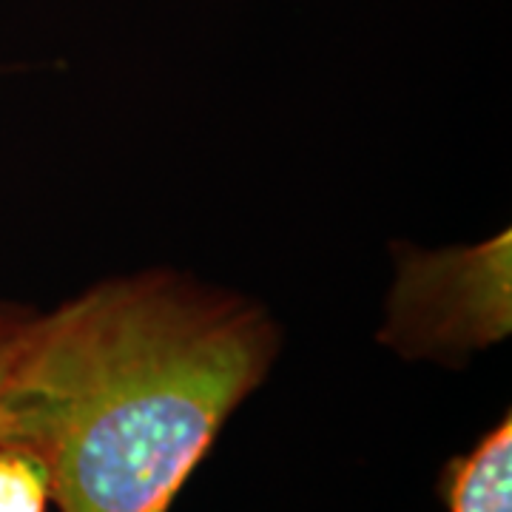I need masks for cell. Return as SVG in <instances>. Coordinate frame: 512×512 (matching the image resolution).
I'll list each match as a JSON object with an SVG mask.
<instances>
[{"instance_id":"cell-3","label":"cell","mask_w":512,"mask_h":512,"mask_svg":"<svg viewBox=\"0 0 512 512\" xmlns=\"http://www.w3.org/2000/svg\"><path fill=\"white\" fill-rule=\"evenodd\" d=\"M450 512H512V424L504 419L464 456L453 458L441 478Z\"/></svg>"},{"instance_id":"cell-5","label":"cell","mask_w":512,"mask_h":512,"mask_svg":"<svg viewBox=\"0 0 512 512\" xmlns=\"http://www.w3.org/2000/svg\"><path fill=\"white\" fill-rule=\"evenodd\" d=\"M32 316H35V311L26 308V305L0 302V390L6 384L12 359H15L20 339H23V330L32 322Z\"/></svg>"},{"instance_id":"cell-2","label":"cell","mask_w":512,"mask_h":512,"mask_svg":"<svg viewBox=\"0 0 512 512\" xmlns=\"http://www.w3.org/2000/svg\"><path fill=\"white\" fill-rule=\"evenodd\" d=\"M510 234L399 256L382 339L407 359L458 362L510 333Z\"/></svg>"},{"instance_id":"cell-1","label":"cell","mask_w":512,"mask_h":512,"mask_svg":"<svg viewBox=\"0 0 512 512\" xmlns=\"http://www.w3.org/2000/svg\"><path fill=\"white\" fill-rule=\"evenodd\" d=\"M279 342L259 302L194 276L103 279L26 325L0 444L40 456L57 512H168Z\"/></svg>"},{"instance_id":"cell-4","label":"cell","mask_w":512,"mask_h":512,"mask_svg":"<svg viewBox=\"0 0 512 512\" xmlns=\"http://www.w3.org/2000/svg\"><path fill=\"white\" fill-rule=\"evenodd\" d=\"M52 484L37 453L20 444H0V512H49Z\"/></svg>"}]
</instances>
